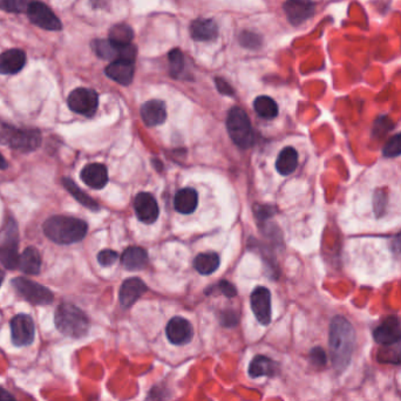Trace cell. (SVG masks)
<instances>
[{"instance_id":"5","label":"cell","mask_w":401,"mask_h":401,"mask_svg":"<svg viewBox=\"0 0 401 401\" xmlns=\"http://www.w3.org/2000/svg\"><path fill=\"white\" fill-rule=\"evenodd\" d=\"M226 129L231 140L239 148L248 149L253 144V132L248 114L239 108L234 107L229 110L226 117Z\"/></svg>"},{"instance_id":"25","label":"cell","mask_w":401,"mask_h":401,"mask_svg":"<svg viewBox=\"0 0 401 401\" xmlns=\"http://www.w3.org/2000/svg\"><path fill=\"white\" fill-rule=\"evenodd\" d=\"M199 204L197 193L191 188H184L177 191L174 199V206L181 214L188 215L194 213Z\"/></svg>"},{"instance_id":"12","label":"cell","mask_w":401,"mask_h":401,"mask_svg":"<svg viewBox=\"0 0 401 401\" xmlns=\"http://www.w3.org/2000/svg\"><path fill=\"white\" fill-rule=\"evenodd\" d=\"M250 303L253 315L262 325H269L271 323V293L269 288L258 286L253 290L250 297Z\"/></svg>"},{"instance_id":"8","label":"cell","mask_w":401,"mask_h":401,"mask_svg":"<svg viewBox=\"0 0 401 401\" xmlns=\"http://www.w3.org/2000/svg\"><path fill=\"white\" fill-rule=\"evenodd\" d=\"M67 105L75 113L87 117H93L95 112L98 110V93L90 88L80 87L70 92L67 98Z\"/></svg>"},{"instance_id":"26","label":"cell","mask_w":401,"mask_h":401,"mask_svg":"<svg viewBox=\"0 0 401 401\" xmlns=\"http://www.w3.org/2000/svg\"><path fill=\"white\" fill-rule=\"evenodd\" d=\"M18 268L26 275H38L41 269V256L39 251L33 246L23 250V253L20 255Z\"/></svg>"},{"instance_id":"43","label":"cell","mask_w":401,"mask_h":401,"mask_svg":"<svg viewBox=\"0 0 401 401\" xmlns=\"http://www.w3.org/2000/svg\"><path fill=\"white\" fill-rule=\"evenodd\" d=\"M0 401H17L16 398L13 397L8 390L0 386Z\"/></svg>"},{"instance_id":"2","label":"cell","mask_w":401,"mask_h":401,"mask_svg":"<svg viewBox=\"0 0 401 401\" xmlns=\"http://www.w3.org/2000/svg\"><path fill=\"white\" fill-rule=\"evenodd\" d=\"M43 230L50 241L61 246H68L82 241L87 235L88 226L80 218L57 215L43 222Z\"/></svg>"},{"instance_id":"29","label":"cell","mask_w":401,"mask_h":401,"mask_svg":"<svg viewBox=\"0 0 401 401\" xmlns=\"http://www.w3.org/2000/svg\"><path fill=\"white\" fill-rule=\"evenodd\" d=\"M221 260L216 253H203L197 255L194 261V266L201 275H211L218 269Z\"/></svg>"},{"instance_id":"31","label":"cell","mask_w":401,"mask_h":401,"mask_svg":"<svg viewBox=\"0 0 401 401\" xmlns=\"http://www.w3.org/2000/svg\"><path fill=\"white\" fill-rule=\"evenodd\" d=\"M134 32L128 25L126 23H117L109 31L108 39L117 46H128L132 43Z\"/></svg>"},{"instance_id":"13","label":"cell","mask_w":401,"mask_h":401,"mask_svg":"<svg viewBox=\"0 0 401 401\" xmlns=\"http://www.w3.org/2000/svg\"><path fill=\"white\" fill-rule=\"evenodd\" d=\"M373 338L384 346H390L401 340V318L398 315H389L382 324L374 329Z\"/></svg>"},{"instance_id":"9","label":"cell","mask_w":401,"mask_h":401,"mask_svg":"<svg viewBox=\"0 0 401 401\" xmlns=\"http://www.w3.org/2000/svg\"><path fill=\"white\" fill-rule=\"evenodd\" d=\"M26 16H28L33 25L43 28V30H46V31H61L63 30V23L58 17L55 16V12L39 0L32 1Z\"/></svg>"},{"instance_id":"18","label":"cell","mask_w":401,"mask_h":401,"mask_svg":"<svg viewBox=\"0 0 401 401\" xmlns=\"http://www.w3.org/2000/svg\"><path fill=\"white\" fill-rule=\"evenodd\" d=\"M25 65H26V55L23 50L12 48L0 55V75H17L23 70Z\"/></svg>"},{"instance_id":"4","label":"cell","mask_w":401,"mask_h":401,"mask_svg":"<svg viewBox=\"0 0 401 401\" xmlns=\"http://www.w3.org/2000/svg\"><path fill=\"white\" fill-rule=\"evenodd\" d=\"M41 133L38 129L17 128L0 121V144L21 153H31L39 148Z\"/></svg>"},{"instance_id":"37","label":"cell","mask_w":401,"mask_h":401,"mask_svg":"<svg viewBox=\"0 0 401 401\" xmlns=\"http://www.w3.org/2000/svg\"><path fill=\"white\" fill-rule=\"evenodd\" d=\"M239 43L243 47H246L250 50H256L262 45V38L253 32L246 31L239 35Z\"/></svg>"},{"instance_id":"23","label":"cell","mask_w":401,"mask_h":401,"mask_svg":"<svg viewBox=\"0 0 401 401\" xmlns=\"http://www.w3.org/2000/svg\"><path fill=\"white\" fill-rule=\"evenodd\" d=\"M190 35L196 41H211L217 38V23L213 19L194 20L190 25Z\"/></svg>"},{"instance_id":"14","label":"cell","mask_w":401,"mask_h":401,"mask_svg":"<svg viewBox=\"0 0 401 401\" xmlns=\"http://www.w3.org/2000/svg\"><path fill=\"white\" fill-rule=\"evenodd\" d=\"M166 335H167L168 340L173 345L184 346L190 343L194 335V330L189 320L182 317H174L169 320L166 327Z\"/></svg>"},{"instance_id":"11","label":"cell","mask_w":401,"mask_h":401,"mask_svg":"<svg viewBox=\"0 0 401 401\" xmlns=\"http://www.w3.org/2000/svg\"><path fill=\"white\" fill-rule=\"evenodd\" d=\"M35 327L28 315H17L11 320L12 343L16 346H28L33 343Z\"/></svg>"},{"instance_id":"17","label":"cell","mask_w":401,"mask_h":401,"mask_svg":"<svg viewBox=\"0 0 401 401\" xmlns=\"http://www.w3.org/2000/svg\"><path fill=\"white\" fill-rule=\"evenodd\" d=\"M147 291V285L140 278H128L121 285L119 300L124 308H130Z\"/></svg>"},{"instance_id":"35","label":"cell","mask_w":401,"mask_h":401,"mask_svg":"<svg viewBox=\"0 0 401 401\" xmlns=\"http://www.w3.org/2000/svg\"><path fill=\"white\" fill-rule=\"evenodd\" d=\"M382 154L385 157H397L401 155V133L387 141L382 149Z\"/></svg>"},{"instance_id":"42","label":"cell","mask_w":401,"mask_h":401,"mask_svg":"<svg viewBox=\"0 0 401 401\" xmlns=\"http://www.w3.org/2000/svg\"><path fill=\"white\" fill-rule=\"evenodd\" d=\"M215 82H216V87H217L219 93L224 94V95H234L233 87L230 86L226 80H223L222 78H216Z\"/></svg>"},{"instance_id":"28","label":"cell","mask_w":401,"mask_h":401,"mask_svg":"<svg viewBox=\"0 0 401 401\" xmlns=\"http://www.w3.org/2000/svg\"><path fill=\"white\" fill-rule=\"evenodd\" d=\"M63 187L66 188L67 191L70 193V195L73 196L80 204L88 208L92 211H99L100 206L95 202L90 195H87L86 193H84L80 188L75 184L73 179H68V177H63Z\"/></svg>"},{"instance_id":"36","label":"cell","mask_w":401,"mask_h":401,"mask_svg":"<svg viewBox=\"0 0 401 401\" xmlns=\"http://www.w3.org/2000/svg\"><path fill=\"white\" fill-rule=\"evenodd\" d=\"M387 204V193L384 189L375 190L373 195V209L377 217H382L385 214Z\"/></svg>"},{"instance_id":"34","label":"cell","mask_w":401,"mask_h":401,"mask_svg":"<svg viewBox=\"0 0 401 401\" xmlns=\"http://www.w3.org/2000/svg\"><path fill=\"white\" fill-rule=\"evenodd\" d=\"M394 128L393 121L389 117H380L375 120L373 125L372 135L375 137H380Z\"/></svg>"},{"instance_id":"33","label":"cell","mask_w":401,"mask_h":401,"mask_svg":"<svg viewBox=\"0 0 401 401\" xmlns=\"http://www.w3.org/2000/svg\"><path fill=\"white\" fill-rule=\"evenodd\" d=\"M168 59L170 75L174 78H179L184 70V57L182 52L179 51V48H174L173 51L169 52Z\"/></svg>"},{"instance_id":"40","label":"cell","mask_w":401,"mask_h":401,"mask_svg":"<svg viewBox=\"0 0 401 401\" xmlns=\"http://www.w3.org/2000/svg\"><path fill=\"white\" fill-rule=\"evenodd\" d=\"M238 323V315L235 311H224L221 315V324L223 326L233 327L236 326Z\"/></svg>"},{"instance_id":"27","label":"cell","mask_w":401,"mask_h":401,"mask_svg":"<svg viewBox=\"0 0 401 401\" xmlns=\"http://www.w3.org/2000/svg\"><path fill=\"white\" fill-rule=\"evenodd\" d=\"M298 166V154L293 147L283 149L276 160L277 172L281 175H290L296 170Z\"/></svg>"},{"instance_id":"7","label":"cell","mask_w":401,"mask_h":401,"mask_svg":"<svg viewBox=\"0 0 401 401\" xmlns=\"http://www.w3.org/2000/svg\"><path fill=\"white\" fill-rule=\"evenodd\" d=\"M12 285L20 297H23V300L33 305H48L55 300V296L50 288L28 278H14L12 280Z\"/></svg>"},{"instance_id":"15","label":"cell","mask_w":401,"mask_h":401,"mask_svg":"<svg viewBox=\"0 0 401 401\" xmlns=\"http://www.w3.org/2000/svg\"><path fill=\"white\" fill-rule=\"evenodd\" d=\"M315 5L312 0H286L284 12L288 21L298 26L315 14Z\"/></svg>"},{"instance_id":"22","label":"cell","mask_w":401,"mask_h":401,"mask_svg":"<svg viewBox=\"0 0 401 401\" xmlns=\"http://www.w3.org/2000/svg\"><path fill=\"white\" fill-rule=\"evenodd\" d=\"M121 263L129 271H139L148 263V253L140 246H129L122 253Z\"/></svg>"},{"instance_id":"39","label":"cell","mask_w":401,"mask_h":401,"mask_svg":"<svg viewBox=\"0 0 401 401\" xmlns=\"http://www.w3.org/2000/svg\"><path fill=\"white\" fill-rule=\"evenodd\" d=\"M117 258H119V255L114 250H102L98 255V262L102 266L113 265L117 261Z\"/></svg>"},{"instance_id":"10","label":"cell","mask_w":401,"mask_h":401,"mask_svg":"<svg viewBox=\"0 0 401 401\" xmlns=\"http://www.w3.org/2000/svg\"><path fill=\"white\" fill-rule=\"evenodd\" d=\"M92 48L99 58L104 60H128L133 61L137 58V48L132 43L128 46L119 47L109 39L94 40Z\"/></svg>"},{"instance_id":"41","label":"cell","mask_w":401,"mask_h":401,"mask_svg":"<svg viewBox=\"0 0 401 401\" xmlns=\"http://www.w3.org/2000/svg\"><path fill=\"white\" fill-rule=\"evenodd\" d=\"M218 288L221 290V293H222L224 296L229 297V298H233V297L237 295V290H236L234 285L229 283V282H219V283H218Z\"/></svg>"},{"instance_id":"44","label":"cell","mask_w":401,"mask_h":401,"mask_svg":"<svg viewBox=\"0 0 401 401\" xmlns=\"http://www.w3.org/2000/svg\"><path fill=\"white\" fill-rule=\"evenodd\" d=\"M8 167V161L5 160L4 156L0 154V169H6Z\"/></svg>"},{"instance_id":"30","label":"cell","mask_w":401,"mask_h":401,"mask_svg":"<svg viewBox=\"0 0 401 401\" xmlns=\"http://www.w3.org/2000/svg\"><path fill=\"white\" fill-rule=\"evenodd\" d=\"M255 112L266 120H273L278 115V106L273 99L266 95H261L253 101Z\"/></svg>"},{"instance_id":"38","label":"cell","mask_w":401,"mask_h":401,"mask_svg":"<svg viewBox=\"0 0 401 401\" xmlns=\"http://www.w3.org/2000/svg\"><path fill=\"white\" fill-rule=\"evenodd\" d=\"M326 360V353L322 347H315L310 351V362H311L312 365L318 367L325 366Z\"/></svg>"},{"instance_id":"19","label":"cell","mask_w":401,"mask_h":401,"mask_svg":"<svg viewBox=\"0 0 401 401\" xmlns=\"http://www.w3.org/2000/svg\"><path fill=\"white\" fill-rule=\"evenodd\" d=\"M105 73L113 81L128 86L134 78V63L128 60H115L106 67Z\"/></svg>"},{"instance_id":"45","label":"cell","mask_w":401,"mask_h":401,"mask_svg":"<svg viewBox=\"0 0 401 401\" xmlns=\"http://www.w3.org/2000/svg\"><path fill=\"white\" fill-rule=\"evenodd\" d=\"M4 273H3V270L0 269V286L3 284V282H4Z\"/></svg>"},{"instance_id":"6","label":"cell","mask_w":401,"mask_h":401,"mask_svg":"<svg viewBox=\"0 0 401 401\" xmlns=\"http://www.w3.org/2000/svg\"><path fill=\"white\" fill-rule=\"evenodd\" d=\"M19 234L16 223L10 221L0 239V262L6 269L14 270L19 265Z\"/></svg>"},{"instance_id":"32","label":"cell","mask_w":401,"mask_h":401,"mask_svg":"<svg viewBox=\"0 0 401 401\" xmlns=\"http://www.w3.org/2000/svg\"><path fill=\"white\" fill-rule=\"evenodd\" d=\"M33 0H0V10L8 13L26 14Z\"/></svg>"},{"instance_id":"21","label":"cell","mask_w":401,"mask_h":401,"mask_svg":"<svg viewBox=\"0 0 401 401\" xmlns=\"http://www.w3.org/2000/svg\"><path fill=\"white\" fill-rule=\"evenodd\" d=\"M82 181L93 189H102L108 184L107 168L101 164H87L80 174Z\"/></svg>"},{"instance_id":"1","label":"cell","mask_w":401,"mask_h":401,"mask_svg":"<svg viewBox=\"0 0 401 401\" xmlns=\"http://www.w3.org/2000/svg\"><path fill=\"white\" fill-rule=\"evenodd\" d=\"M355 332L352 324L342 315H337L330 324L329 345L331 352L332 365L337 372H343L355 351Z\"/></svg>"},{"instance_id":"24","label":"cell","mask_w":401,"mask_h":401,"mask_svg":"<svg viewBox=\"0 0 401 401\" xmlns=\"http://www.w3.org/2000/svg\"><path fill=\"white\" fill-rule=\"evenodd\" d=\"M249 375L251 378L275 377L278 373V364L265 355H256L249 365Z\"/></svg>"},{"instance_id":"3","label":"cell","mask_w":401,"mask_h":401,"mask_svg":"<svg viewBox=\"0 0 401 401\" xmlns=\"http://www.w3.org/2000/svg\"><path fill=\"white\" fill-rule=\"evenodd\" d=\"M55 323L60 333L70 338H82L90 330V320L86 313L70 303L59 305Z\"/></svg>"},{"instance_id":"16","label":"cell","mask_w":401,"mask_h":401,"mask_svg":"<svg viewBox=\"0 0 401 401\" xmlns=\"http://www.w3.org/2000/svg\"><path fill=\"white\" fill-rule=\"evenodd\" d=\"M134 211H135L137 219L146 224H152L155 222L160 214L156 199L148 193H140L135 196Z\"/></svg>"},{"instance_id":"20","label":"cell","mask_w":401,"mask_h":401,"mask_svg":"<svg viewBox=\"0 0 401 401\" xmlns=\"http://www.w3.org/2000/svg\"><path fill=\"white\" fill-rule=\"evenodd\" d=\"M141 117L148 127H155L164 124L167 119L166 104L160 100L144 102L141 107Z\"/></svg>"}]
</instances>
